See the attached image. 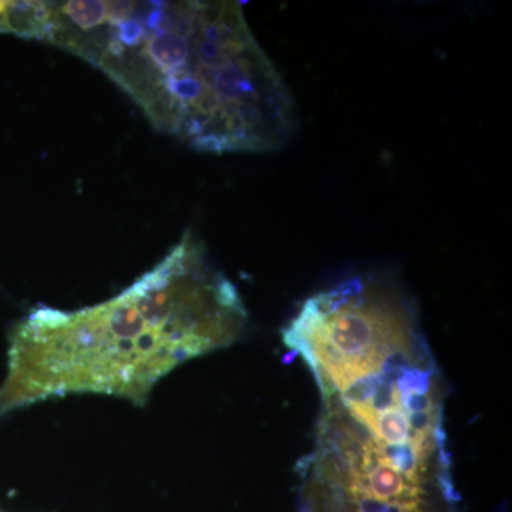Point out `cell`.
Masks as SVG:
<instances>
[{"label": "cell", "instance_id": "cell-1", "mask_svg": "<svg viewBox=\"0 0 512 512\" xmlns=\"http://www.w3.org/2000/svg\"><path fill=\"white\" fill-rule=\"evenodd\" d=\"M282 339L322 400L299 463L301 512H463L446 384L399 279L362 274L315 293Z\"/></svg>", "mask_w": 512, "mask_h": 512}, {"label": "cell", "instance_id": "cell-2", "mask_svg": "<svg viewBox=\"0 0 512 512\" xmlns=\"http://www.w3.org/2000/svg\"><path fill=\"white\" fill-rule=\"evenodd\" d=\"M45 42L93 64L200 153H272L298 130L292 94L237 2H49Z\"/></svg>", "mask_w": 512, "mask_h": 512}, {"label": "cell", "instance_id": "cell-3", "mask_svg": "<svg viewBox=\"0 0 512 512\" xmlns=\"http://www.w3.org/2000/svg\"><path fill=\"white\" fill-rule=\"evenodd\" d=\"M248 322L235 285L187 232L151 271L109 301L37 306L13 329L0 417L67 394L144 406L175 367L228 348Z\"/></svg>", "mask_w": 512, "mask_h": 512}, {"label": "cell", "instance_id": "cell-4", "mask_svg": "<svg viewBox=\"0 0 512 512\" xmlns=\"http://www.w3.org/2000/svg\"><path fill=\"white\" fill-rule=\"evenodd\" d=\"M49 2H0V33L45 39Z\"/></svg>", "mask_w": 512, "mask_h": 512}, {"label": "cell", "instance_id": "cell-5", "mask_svg": "<svg viewBox=\"0 0 512 512\" xmlns=\"http://www.w3.org/2000/svg\"><path fill=\"white\" fill-rule=\"evenodd\" d=\"M0 512H2V511H0Z\"/></svg>", "mask_w": 512, "mask_h": 512}]
</instances>
